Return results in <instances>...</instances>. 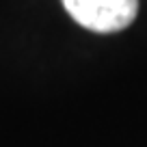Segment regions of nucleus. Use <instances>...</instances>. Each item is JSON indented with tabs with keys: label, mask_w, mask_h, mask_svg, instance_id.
Instances as JSON below:
<instances>
[{
	"label": "nucleus",
	"mask_w": 147,
	"mask_h": 147,
	"mask_svg": "<svg viewBox=\"0 0 147 147\" xmlns=\"http://www.w3.org/2000/svg\"><path fill=\"white\" fill-rule=\"evenodd\" d=\"M71 20L100 35L119 32L134 22L138 0H61Z\"/></svg>",
	"instance_id": "obj_1"
}]
</instances>
